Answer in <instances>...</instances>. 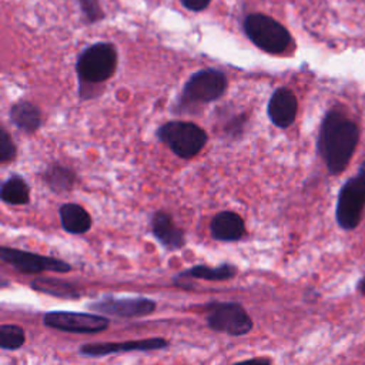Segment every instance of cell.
<instances>
[{
    "label": "cell",
    "mask_w": 365,
    "mask_h": 365,
    "mask_svg": "<svg viewBox=\"0 0 365 365\" xmlns=\"http://www.w3.org/2000/svg\"><path fill=\"white\" fill-rule=\"evenodd\" d=\"M358 138L359 131L354 121L336 110L325 114L318 135V151L331 174H339L345 170Z\"/></svg>",
    "instance_id": "6da1fadb"
},
{
    "label": "cell",
    "mask_w": 365,
    "mask_h": 365,
    "mask_svg": "<svg viewBox=\"0 0 365 365\" xmlns=\"http://www.w3.org/2000/svg\"><path fill=\"white\" fill-rule=\"evenodd\" d=\"M227 76L217 68L195 71L184 84L174 110L178 113L192 111L198 106L218 100L227 90Z\"/></svg>",
    "instance_id": "7a4b0ae2"
},
{
    "label": "cell",
    "mask_w": 365,
    "mask_h": 365,
    "mask_svg": "<svg viewBox=\"0 0 365 365\" xmlns=\"http://www.w3.org/2000/svg\"><path fill=\"white\" fill-rule=\"evenodd\" d=\"M117 50L111 43H94L86 47L76 63V70L80 81V93L87 86L100 84L108 80L117 68Z\"/></svg>",
    "instance_id": "3957f363"
},
{
    "label": "cell",
    "mask_w": 365,
    "mask_h": 365,
    "mask_svg": "<svg viewBox=\"0 0 365 365\" xmlns=\"http://www.w3.org/2000/svg\"><path fill=\"white\" fill-rule=\"evenodd\" d=\"M157 137L177 157L190 160L195 157L205 145L208 137L204 128L191 121L174 120L158 127Z\"/></svg>",
    "instance_id": "277c9868"
},
{
    "label": "cell",
    "mask_w": 365,
    "mask_h": 365,
    "mask_svg": "<svg viewBox=\"0 0 365 365\" xmlns=\"http://www.w3.org/2000/svg\"><path fill=\"white\" fill-rule=\"evenodd\" d=\"M244 31L258 48L269 54L284 53L291 44L288 30L281 23L262 13L248 14L244 20Z\"/></svg>",
    "instance_id": "5b68a950"
},
{
    "label": "cell",
    "mask_w": 365,
    "mask_h": 365,
    "mask_svg": "<svg viewBox=\"0 0 365 365\" xmlns=\"http://www.w3.org/2000/svg\"><path fill=\"white\" fill-rule=\"evenodd\" d=\"M207 325L217 332L241 336L252 329V319L240 302L212 301L205 305Z\"/></svg>",
    "instance_id": "8992f818"
},
{
    "label": "cell",
    "mask_w": 365,
    "mask_h": 365,
    "mask_svg": "<svg viewBox=\"0 0 365 365\" xmlns=\"http://www.w3.org/2000/svg\"><path fill=\"white\" fill-rule=\"evenodd\" d=\"M365 208V180L358 174L349 178L341 188L336 202V221L344 230H354Z\"/></svg>",
    "instance_id": "52a82bcc"
},
{
    "label": "cell",
    "mask_w": 365,
    "mask_h": 365,
    "mask_svg": "<svg viewBox=\"0 0 365 365\" xmlns=\"http://www.w3.org/2000/svg\"><path fill=\"white\" fill-rule=\"evenodd\" d=\"M0 257L4 262H7L10 267H13L17 272L26 274V275L38 274V272H44V271L70 272L73 269L71 265L63 259H58L54 257H47V255H40V254H34V252L17 250V248L1 247Z\"/></svg>",
    "instance_id": "ba28073f"
},
{
    "label": "cell",
    "mask_w": 365,
    "mask_h": 365,
    "mask_svg": "<svg viewBox=\"0 0 365 365\" xmlns=\"http://www.w3.org/2000/svg\"><path fill=\"white\" fill-rule=\"evenodd\" d=\"M43 324L48 328L71 334H98L106 331L110 321L104 315L73 311H51L43 317Z\"/></svg>",
    "instance_id": "9c48e42d"
},
{
    "label": "cell",
    "mask_w": 365,
    "mask_h": 365,
    "mask_svg": "<svg viewBox=\"0 0 365 365\" xmlns=\"http://www.w3.org/2000/svg\"><path fill=\"white\" fill-rule=\"evenodd\" d=\"M88 308L117 318H140L151 314L155 309V302L145 297L117 298L106 295L88 304Z\"/></svg>",
    "instance_id": "30bf717a"
},
{
    "label": "cell",
    "mask_w": 365,
    "mask_h": 365,
    "mask_svg": "<svg viewBox=\"0 0 365 365\" xmlns=\"http://www.w3.org/2000/svg\"><path fill=\"white\" fill-rule=\"evenodd\" d=\"M170 346V342L164 338H144V339H131L123 342H103V344H86L78 348V354L87 358H101L118 352H148L160 351Z\"/></svg>",
    "instance_id": "8fae6325"
},
{
    "label": "cell",
    "mask_w": 365,
    "mask_h": 365,
    "mask_svg": "<svg viewBox=\"0 0 365 365\" xmlns=\"http://www.w3.org/2000/svg\"><path fill=\"white\" fill-rule=\"evenodd\" d=\"M297 111L298 101L295 94L289 88L279 87L271 94L267 106V113L274 125L279 128L289 127L295 121Z\"/></svg>",
    "instance_id": "7c38bea8"
},
{
    "label": "cell",
    "mask_w": 365,
    "mask_h": 365,
    "mask_svg": "<svg viewBox=\"0 0 365 365\" xmlns=\"http://www.w3.org/2000/svg\"><path fill=\"white\" fill-rule=\"evenodd\" d=\"M150 225L153 235L165 250L175 251L185 244L184 231L174 224V220L170 214L164 211L154 212L151 215Z\"/></svg>",
    "instance_id": "4fadbf2b"
},
{
    "label": "cell",
    "mask_w": 365,
    "mask_h": 365,
    "mask_svg": "<svg viewBox=\"0 0 365 365\" xmlns=\"http://www.w3.org/2000/svg\"><path fill=\"white\" fill-rule=\"evenodd\" d=\"M210 231L214 240L234 242L245 235V224L241 215L232 211H221L212 217Z\"/></svg>",
    "instance_id": "5bb4252c"
},
{
    "label": "cell",
    "mask_w": 365,
    "mask_h": 365,
    "mask_svg": "<svg viewBox=\"0 0 365 365\" xmlns=\"http://www.w3.org/2000/svg\"><path fill=\"white\" fill-rule=\"evenodd\" d=\"M9 118L13 125H16V128L27 134L36 133L41 124V114L38 107L27 100L14 103L10 107Z\"/></svg>",
    "instance_id": "9a60e30c"
},
{
    "label": "cell",
    "mask_w": 365,
    "mask_h": 365,
    "mask_svg": "<svg viewBox=\"0 0 365 365\" xmlns=\"http://www.w3.org/2000/svg\"><path fill=\"white\" fill-rule=\"evenodd\" d=\"M58 215L61 227L70 234H84L91 228V217L80 204H61L58 208Z\"/></svg>",
    "instance_id": "2e32d148"
},
{
    "label": "cell",
    "mask_w": 365,
    "mask_h": 365,
    "mask_svg": "<svg viewBox=\"0 0 365 365\" xmlns=\"http://www.w3.org/2000/svg\"><path fill=\"white\" fill-rule=\"evenodd\" d=\"M31 289L64 299H78L83 295V291L73 282L58 279V278H36L30 282Z\"/></svg>",
    "instance_id": "e0dca14e"
},
{
    "label": "cell",
    "mask_w": 365,
    "mask_h": 365,
    "mask_svg": "<svg viewBox=\"0 0 365 365\" xmlns=\"http://www.w3.org/2000/svg\"><path fill=\"white\" fill-rule=\"evenodd\" d=\"M237 275V267L224 262L218 267L208 265H194L185 271H181L174 278H188V279H205V281H227Z\"/></svg>",
    "instance_id": "ac0fdd59"
},
{
    "label": "cell",
    "mask_w": 365,
    "mask_h": 365,
    "mask_svg": "<svg viewBox=\"0 0 365 365\" xmlns=\"http://www.w3.org/2000/svg\"><path fill=\"white\" fill-rule=\"evenodd\" d=\"M41 178L44 184L53 191V192H67L73 188L76 182V174L71 168L60 164V163H53L50 164L43 173Z\"/></svg>",
    "instance_id": "d6986e66"
},
{
    "label": "cell",
    "mask_w": 365,
    "mask_h": 365,
    "mask_svg": "<svg viewBox=\"0 0 365 365\" xmlns=\"http://www.w3.org/2000/svg\"><path fill=\"white\" fill-rule=\"evenodd\" d=\"M0 198L10 205H26L30 201V187L23 177L13 174L3 181Z\"/></svg>",
    "instance_id": "ffe728a7"
},
{
    "label": "cell",
    "mask_w": 365,
    "mask_h": 365,
    "mask_svg": "<svg viewBox=\"0 0 365 365\" xmlns=\"http://www.w3.org/2000/svg\"><path fill=\"white\" fill-rule=\"evenodd\" d=\"M26 342V332L14 324H3L0 327V346L4 351H16Z\"/></svg>",
    "instance_id": "44dd1931"
},
{
    "label": "cell",
    "mask_w": 365,
    "mask_h": 365,
    "mask_svg": "<svg viewBox=\"0 0 365 365\" xmlns=\"http://www.w3.org/2000/svg\"><path fill=\"white\" fill-rule=\"evenodd\" d=\"M16 155H17L16 144L11 140L7 130L1 125L0 127V161H1V164L13 161L16 158Z\"/></svg>",
    "instance_id": "7402d4cb"
},
{
    "label": "cell",
    "mask_w": 365,
    "mask_h": 365,
    "mask_svg": "<svg viewBox=\"0 0 365 365\" xmlns=\"http://www.w3.org/2000/svg\"><path fill=\"white\" fill-rule=\"evenodd\" d=\"M81 9H83V13L84 16L87 17L88 21H96L98 19H101L103 13L98 7V3L97 0H78Z\"/></svg>",
    "instance_id": "603a6c76"
},
{
    "label": "cell",
    "mask_w": 365,
    "mask_h": 365,
    "mask_svg": "<svg viewBox=\"0 0 365 365\" xmlns=\"http://www.w3.org/2000/svg\"><path fill=\"white\" fill-rule=\"evenodd\" d=\"M210 1L211 0H181L182 6L188 10H192V11L204 10L210 4Z\"/></svg>",
    "instance_id": "cb8c5ba5"
},
{
    "label": "cell",
    "mask_w": 365,
    "mask_h": 365,
    "mask_svg": "<svg viewBox=\"0 0 365 365\" xmlns=\"http://www.w3.org/2000/svg\"><path fill=\"white\" fill-rule=\"evenodd\" d=\"M358 289L365 295V278H362V279L359 281V284H358Z\"/></svg>",
    "instance_id": "d4e9b609"
},
{
    "label": "cell",
    "mask_w": 365,
    "mask_h": 365,
    "mask_svg": "<svg viewBox=\"0 0 365 365\" xmlns=\"http://www.w3.org/2000/svg\"><path fill=\"white\" fill-rule=\"evenodd\" d=\"M359 175L365 180V161L361 164V167H359Z\"/></svg>",
    "instance_id": "484cf974"
}]
</instances>
